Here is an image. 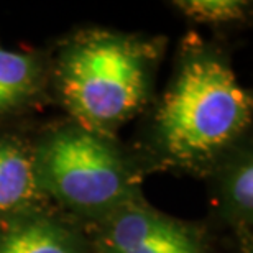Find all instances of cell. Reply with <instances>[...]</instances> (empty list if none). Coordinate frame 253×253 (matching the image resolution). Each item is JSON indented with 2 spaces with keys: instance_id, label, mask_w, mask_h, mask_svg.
<instances>
[{
  "instance_id": "obj_1",
  "label": "cell",
  "mask_w": 253,
  "mask_h": 253,
  "mask_svg": "<svg viewBox=\"0 0 253 253\" xmlns=\"http://www.w3.org/2000/svg\"><path fill=\"white\" fill-rule=\"evenodd\" d=\"M250 119V94L230 66L209 53H192L156 110V143L169 163L201 168L219 158Z\"/></svg>"
},
{
  "instance_id": "obj_2",
  "label": "cell",
  "mask_w": 253,
  "mask_h": 253,
  "mask_svg": "<svg viewBox=\"0 0 253 253\" xmlns=\"http://www.w3.org/2000/svg\"><path fill=\"white\" fill-rule=\"evenodd\" d=\"M156 44L110 32H84L58 61V89L79 126L109 135L145 104Z\"/></svg>"
},
{
  "instance_id": "obj_3",
  "label": "cell",
  "mask_w": 253,
  "mask_h": 253,
  "mask_svg": "<svg viewBox=\"0 0 253 253\" xmlns=\"http://www.w3.org/2000/svg\"><path fill=\"white\" fill-rule=\"evenodd\" d=\"M35 163L43 192L74 211L104 217L135 202L128 165L104 136L79 125L44 138Z\"/></svg>"
},
{
  "instance_id": "obj_4",
  "label": "cell",
  "mask_w": 253,
  "mask_h": 253,
  "mask_svg": "<svg viewBox=\"0 0 253 253\" xmlns=\"http://www.w3.org/2000/svg\"><path fill=\"white\" fill-rule=\"evenodd\" d=\"M94 249L97 253H207L188 225L138 202L102 217L95 229Z\"/></svg>"
},
{
  "instance_id": "obj_5",
  "label": "cell",
  "mask_w": 253,
  "mask_h": 253,
  "mask_svg": "<svg viewBox=\"0 0 253 253\" xmlns=\"http://www.w3.org/2000/svg\"><path fill=\"white\" fill-rule=\"evenodd\" d=\"M43 196L35 151L22 141L0 138V220L37 212Z\"/></svg>"
},
{
  "instance_id": "obj_6",
  "label": "cell",
  "mask_w": 253,
  "mask_h": 253,
  "mask_svg": "<svg viewBox=\"0 0 253 253\" xmlns=\"http://www.w3.org/2000/svg\"><path fill=\"white\" fill-rule=\"evenodd\" d=\"M0 253H84L79 237L37 212L0 220Z\"/></svg>"
},
{
  "instance_id": "obj_7",
  "label": "cell",
  "mask_w": 253,
  "mask_h": 253,
  "mask_svg": "<svg viewBox=\"0 0 253 253\" xmlns=\"http://www.w3.org/2000/svg\"><path fill=\"white\" fill-rule=\"evenodd\" d=\"M38 85L40 68L35 58L0 48V115L23 105Z\"/></svg>"
},
{
  "instance_id": "obj_8",
  "label": "cell",
  "mask_w": 253,
  "mask_h": 253,
  "mask_svg": "<svg viewBox=\"0 0 253 253\" xmlns=\"http://www.w3.org/2000/svg\"><path fill=\"white\" fill-rule=\"evenodd\" d=\"M253 166L252 158L242 156L237 163L232 166L227 173L224 183L225 206L227 211L237 225V229L242 232L244 240L250 245V225H252V197H253Z\"/></svg>"
},
{
  "instance_id": "obj_9",
  "label": "cell",
  "mask_w": 253,
  "mask_h": 253,
  "mask_svg": "<svg viewBox=\"0 0 253 253\" xmlns=\"http://www.w3.org/2000/svg\"><path fill=\"white\" fill-rule=\"evenodd\" d=\"M176 5L196 22L225 23L245 17V3L234 0H184Z\"/></svg>"
}]
</instances>
